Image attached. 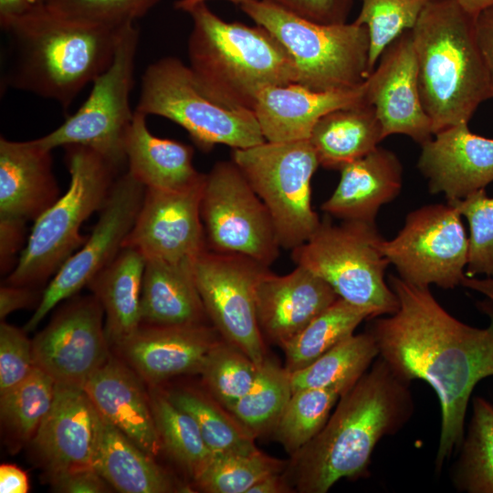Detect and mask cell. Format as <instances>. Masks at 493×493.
Wrapping results in <instances>:
<instances>
[{
	"instance_id": "cell-1",
	"label": "cell",
	"mask_w": 493,
	"mask_h": 493,
	"mask_svg": "<svg viewBox=\"0 0 493 493\" xmlns=\"http://www.w3.org/2000/svg\"><path fill=\"white\" fill-rule=\"evenodd\" d=\"M398 309L371 323L379 357L402 379L422 380L435 392L441 407V429L435 456L438 472L465 434L467 404L476 384L493 375V309L490 323L469 326L447 312L428 287L390 275Z\"/></svg>"
},
{
	"instance_id": "cell-2",
	"label": "cell",
	"mask_w": 493,
	"mask_h": 493,
	"mask_svg": "<svg viewBox=\"0 0 493 493\" xmlns=\"http://www.w3.org/2000/svg\"><path fill=\"white\" fill-rule=\"evenodd\" d=\"M410 383L378 356L340 397L317 435L290 456L283 475L294 491L326 493L341 478L368 475L376 445L414 413Z\"/></svg>"
},
{
	"instance_id": "cell-3",
	"label": "cell",
	"mask_w": 493,
	"mask_h": 493,
	"mask_svg": "<svg viewBox=\"0 0 493 493\" xmlns=\"http://www.w3.org/2000/svg\"><path fill=\"white\" fill-rule=\"evenodd\" d=\"M123 26L81 24L38 3L1 26L8 37L5 85L67 110L110 65Z\"/></svg>"
},
{
	"instance_id": "cell-4",
	"label": "cell",
	"mask_w": 493,
	"mask_h": 493,
	"mask_svg": "<svg viewBox=\"0 0 493 493\" xmlns=\"http://www.w3.org/2000/svg\"><path fill=\"white\" fill-rule=\"evenodd\" d=\"M475 20L458 0H433L411 29L421 100L434 134L468 123L479 104L491 99Z\"/></svg>"
},
{
	"instance_id": "cell-5",
	"label": "cell",
	"mask_w": 493,
	"mask_h": 493,
	"mask_svg": "<svg viewBox=\"0 0 493 493\" xmlns=\"http://www.w3.org/2000/svg\"><path fill=\"white\" fill-rule=\"evenodd\" d=\"M185 12L192 19L188 66L214 95L253 110L257 95L266 88L296 83L294 59L264 26L226 22L206 3Z\"/></svg>"
},
{
	"instance_id": "cell-6",
	"label": "cell",
	"mask_w": 493,
	"mask_h": 493,
	"mask_svg": "<svg viewBox=\"0 0 493 493\" xmlns=\"http://www.w3.org/2000/svg\"><path fill=\"white\" fill-rule=\"evenodd\" d=\"M63 148L68 187L34 221L5 284L36 288L54 276L84 244L82 224L100 211L119 176L121 168L97 151L77 144Z\"/></svg>"
},
{
	"instance_id": "cell-7",
	"label": "cell",
	"mask_w": 493,
	"mask_h": 493,
	"mask_svg": "<svg viewBox=\"0 0 493 493\" xmlns=\"http://www.w3.org/2000/svg\"><path fill=\"white\" fill-rule=\"evenodd\" d=\"M135 110L175 122L204 151L217 144L245 149L266 142L252 110L211 93L175 57H164L146 68Z\"/></svg>"
},
{
	"instance_id": "cell-8",
	"label": "cell",
	"mask_w": 493,
	"mask_h": 493,
	"mask_svg": "<svg viewBox=\"0 0 493 493\" xmlns=\"http://www.w3.org/2000/svg\"><path fill=\"white\" fill-rule=\"evenodd\" d=\"M240 8L287 48L296 65L297 84L329 91L358 87L369 77L370 40L364 26L319 24L266 0Z\"/></svg>"
},
{
	"instance_id": "cell-9",
	"label": "cell",
	"mask_w": 493,
	"mask_h": 493,
	"mask_svg": "<svg viewBox=\"0 0 493 493\" xmlns=\"http://www.w3.org/2000/svg\"><path fill=\"white\" fill-rule=\"evenodd\" d=\"M383 238L374 223L329 218L304 244L291 250L296 265L326 281L339 298L373 311L375 318L394 313L398 299L385 281L390 265L382 251Z\"/></svg>"
},
{
	"instance_id": "cell-10",
	"label": "cell",
	"mask_w": 493,
	"mask_h": 493,
	"mask_svg": "<svg viewBox=\"0 0 493 493\" xmlns=\"http://www.w3.org/2000/svg\"><path fill=\"white\" fill-rule=\"evenodd\" d=\"M241 170L272 218L279 245L293 250L308 241L321 220L311 205V180L320 166L309 140L232 149Z\"/></svg>"
},
{
	"instance_id": "cell-11",
	"label": "cell",
	"mask_w": 493,
	"mask_h": 493,
	"mask_svg": "<svg viewBox=\"0 0 493 493\" xmlns=\"http://www.w3.org/2000/svg\"><path fill=\"white\" fill-rule=\"evenodd\" d=\"M139 37L135 23L121 28L114 58L92 82L87 100L60 126L35 139L39 146L52 151L72 144L83 145L97 151L120 168L127 164L124 142L134 115L130 97Z\"/></svg>"
},
{
	"instance_id": "cell-12",
	"label": "cell",
	"mask_w": 493,
	"mask_h": 493,
	"mask_svg": "<svg viewBox=\"0 0 493 493\" xmlns=\"http://www.w3.org/2000/svg\"><path fill=\"white\" fill-rule=\"evenodd\" d=\"M200 211L208 249L266 267L277 260L281 246L269 212L232 160L205 173Z\"/></svg>"
},
{
	"instance_id": "cell-13",
	"label": "cell",
	"mask_w": 493,
	"mask_h": 493,
	"mask_svg": "<svg viewBox=\"0 0 493 493\" xmlns=\"http://www.w3.org/2000/svg\"><path fill=\"white\" fill-rule=\"evenodd\" d=\"M456 206L427 205L412 211L382 251L399 277L411 284L451 289L466 278L468 238Z\"/></svg>"
},
{
	"instance_id": "cell-14",
	"label": "cell",
	"mask_w": 493,
	"mask_h": 493,
	"mask_svg": "<svg viewBox=\"0 0 493 493\" xmlns=\"http://www.w3.org/2000/svg\"><path fill=\"white\" fill-rule=\"evenodd\" d=\"M193 267L211 324L260 366L267 355L257 320L256 287L268 267L244 255L208 248L194 258Z\"/></svg>"
},
{
	"instance_id": "cell-15",
	"label": "cell",
	"mask_w": 493,
	"mask_h": 493,
	"mask_svg": "<svg viewBox=\"0 0 493 493\" xmlns=\"http://www.w3.org/2000/svg\"><path fill=\"white\" fill-rule=\"evenodd\" d=\"M145 194V186L128 171L119 175L84 244L53 276L24 330H34L61 301L72 298L123 248Z\"/></svg>"
},
{
	"instance_id": "cell-16",
	"label": "cell",
	"mask_w": 493,
	"mask_h": 493,
	"mask_svg": "<svg viewBox=\"0 0 493 493\" xmlns=\"http://www.w3.org/2000/svg\"><path fill=\"white\" fill-rule=\"evenodd\" d=\"M103 317L93 294L70 300L32 340L36 367L58 384L84 387L110 356Z\"/></svg>"
},
{
	"instance_id": "cell-17",
	"label": "cell",
	"mask_w": 493,
	"mask_h": 493,
	"mask_svg": "<svg viewBox=\"0 0 493 493\" xmlns=\"http://www.w3.org/2000/svg\"><path fill=\"white\" fill-rule=\"evenodd\" d=\"M204 183L182 190L145 188L123 247L137 249L146 260H194L207 248L200 211Z\"/></svg>"
},
{
	"instance_id": "cell-18",
	"label": "cell",
	"mask_w": 493,
	"mask_h": 493,
	"mask_svg": "<svg viewBox=\"0 0 493 493\" xmlns=\"http://www.w3.org/2000/svg\"><path fill=\"white\" fill-rule=\"evenodd\" d=\"M103 425L83 387L56 383L52 406L28 445L48 481L95 468Z\"/></svg>"
},
{
	"instance_id": "cell-19",
	"label": "cell",
	"mask_w": 493,
	"mask_h": 493,
	"mask_svg": "<svg viewBox=\"0 0 493 493\" xmlns=\"http://www.w3.org/2000/svg\"><path fill=\"white\" fill-rule=\"evenodd\" d=\"M366 79V100L375 109L383 138L404 134L420 145L434 136L421 100L418 68L411 30L382 53Z\"/></svg>"
},
{
	"instance_id": "cell-20",
	"label": "cell",
	"mask_w": 493,
	"mask_h": 493,
	"mask_svg": "<svg viewBox=\"0 0 493 493\" xmlns=\"http://www.w3.org/2000/svg\"><path fill=\"white\" fill-rule=\"evenodd\" d=\"M222 340L212 324H141L113 348L148 386H159L173 377L200 373L207 354Z\"/></svg>"
},
{
	"instance_id": "cell-21",
	"label": "cell",
	"mask_w": 493,
	"mask_h": 493,
	"mask_svg": "<svg viewBox=\"0 0 493 493\" xmlns=\"http://www.w3.org/2000/svg\"><path fill=\"white\" fill-rule=\"evenodd\" d=\"M468 123L443 129L421 144L417 167L431 194L464 199L493 182V139L472 133Z\"/></svg>"
},
{
	"instance_id": "cell-22",
	"label": "cell",
	"mask_w": 493,
	"mask_h": 493,
	"mask_svg": "<svg viewBox=\"0 0 493 493\" xmlns=\"http://www.w3.org/2000/svg\"><path fill=\"white\" fill-rule=\"evenodd\" d=\"M338 298L326 281L302 266L286 275L267 268L256 287L263 337L283 347Z\"/></svg>"
},
{
	"instance_id": "cell-23",
	"label": "cell",
	"mask_w": 493,
	"mask_h": 493,
	"mask_svg": "<svg viewBox=\"0 0 493 493\" xmlns=\"http://www.w3.org/2000/svg\"><path fill=\"white\" fill-rule=\"evenodd\" d=\"M365 81L355 88L329 91L297 83L268 87L257 95L253 111L267 142L309 140L316 123L329 112L368 103Z\"/></svg>"
},
{
	"instance_id": "cell-24",
	"label": "cell",
	"mask_w": 493,
	"mask_h": 493,
	"mask_svg": "<svg viewBox=\"0 0 493 493\" xmlns=\"http://www.w3.org/2000/svg\"><path fill=\"white\" fill-rule=\"evenodd\" d=\"M144 383L121 359L110 354L83 388L104 420L156 458L163 446Z\"/></svg>"
},
{
	"instance_id": "cell-25",
	"label": "cell",
	"mask_w": 493,
	"mask_h": 493,
	"mask_svg": "<svg viewBox=\"0 0 493 493\" xmlns=\"http://www.w3.org/2000/svg\"><path fill=\"white\" fill-rule=\"evenodd\" d=\"M51 151L0 138V220H36L59 196Z\"/></svg>"
},
{
	"instance_id": "cell-26",
	"label": "cell",
	"mask_w": 493,
	"mask_h": 493,
	"mask_svg": "<svg viewBox=\"0 0 493 493\" xmlns=\"http://www.w3.org/2000/svg\"><path fill=\"white\" fill-rule=\"evenodd\" d=\"M331 195L321 205L341 221L374 223L380 208L401 192L403 166L394 152L378 146L344 165Z\"/></svg>"
},
{
	"instance_id": "cell-27",
	"label": "cell",
	"mask_w": 493,
	"mask_h": 493,
	"mask_svg": "<svg viewBox=\"0 0 493 493\" xmlns=\"http://www.w3.org/2000/svg\"><path fill=\"white\" fill-rule=\"evenodd\" d=\"M124 152L127 171L145 188L182 190L205 176L194 166L190 145L153 135L146 115L137 110L126 133Z\"/></svg>"
},
{
	"instance_id": "cell-28",
	"label": "cell",
	"mask_w": 493,
	"mask_h": 493,
	"mask_svg": "<svg viewBox=\"0 0 493 493\" xmlns=\"http://www.w3.org/2000/svg\"><path fill=\"white\" fill-rule=\"evenodd\" d=\"M194 260H146L141 294L142 324L205 323L208 318L195 283Z\"/></svg>"
},
{
	"instance_id": "cell-29",
	"label": "cell",
	"mask_w": 493,
	"mask_h": 493,
	"mask_svg": "<svg viewBox=\"0 0 493 493\" xmlns=\"http://www.w3.org/2000/svg\"><path fill=\"white\" fill-rule=\"evenodd\" d=\"M95 469L122 493L193 492L123 433L104 420Z\"/></svg>"
},
{
	"instance_id": "cell-30",
	"label": "cell",
	"mask_w": 493,
	"mask_h": 493,
	"mask_svg": "<svg viewBox=\"0 0 493 493\" xmlns=\"http://www.w3.org/2000/svg\"><path fill=\"white\" fill-rule=\"evenodd\" d=\"M146 259L135 248L124 246L88 287L101 304L110 347L130 337L141 326V294Z\"/></svg>"
},
{
	"instance_id": "cell-31",
	"label": "cell",
	"mask_w": 493,
	"mask_h": 493,
	"mask_svg": "<svg viewBox=\"0 0 493 493\" xmlns=\"http://www.w3.org/2000/svg\"><path fill=\"white\" fill-rule=\"evenodd\" d=\"M383 139L375 109L365 102L323 116L312 129L309 142L320 166L340 171L376 149Z\"/></svg>"
},
{
	"instance_id": "cell-32",
	"label": "cell",
	"mask_w": 493,
	"mask_h": 493,
	"mask_svg": "<svg viewBox=\"0 0 493 493\" xmlns=\"http://www.w3.org/2000/svg\"><path fill=\"white\" fill-rule=\"evenodd\" d=\"M378 356L371 333L352 334L309 366L290 373L292 393L307 388H336L343 394Z\"/></svg>"
},
{
	"instance_id": "cell-33",
	"label": "cell",
	"mask_w": 493,
	"mask_h": 493,
	"mask_svg": "<svg viewBox=\"0 0 493 493\" xmlns=\"http://www.w3.org/2000/svg\"><path fill=\"white\" fill-rule=\"evenodd\" d=\"M375 318L372 310L338 298L301 331L281 347L285 368L289 373L301 370L346 338L366 319Z\"/></svg>"
},
{
	"instance_id": "cell-34",
	"label": "cell",
	"mask_w": 493,
	"mask_h": 493,
	"mask_svg": "<svg viewBox=\"0 0 493 493\" xmlns=\"http://www.w3.org/2000/svg\"><path fill=\"white\" fill-rule=\"evenodd\" d=\"M163 391L173 404L194 420L213 455L257 448L256 437L206 390L185 386Z\"/></svg>"
},
{
	"instance_id": "cell-35",
	"label": "cell",
	"mask_w": 493,
	"mask_h": 493,
	"mask_svg": "<svg viewBox=\"0 0 493 493\" xmlns=\"http://www.w3.org/2000/svg\"><path fill=\"white\" fill-rule=\"evenodd\" d=\"M451 482L459 492L493 493V404L476 397L467 432L458 446Z\"/></svg>"
},
{
	"instance_id": "cell-36",
	"label": "cell",
	"mask_w": 493,
	"mask_h": 493,
	"mask_svg": "<svg viewBox=\"0 0 493 493\" xmlns=\"http://www.w3.org/2000/svg\"><path fill=\"white\" fill-rule=\"evenodd\" d=\"M148 387L151 409L163 450L193 481L213 454L194 420L173 404L159 386Z\"/></svg>"
},
{
	"instance_id": "cell-37",
	"label": "cell",
	"mask_w": 493,
	"mask_h": 493,
	"mask_svg": "<svg viewBox=\"0 0 493 493\" xmlns=\"http://www.w3.org/2000/svg\"><path fill=\"white\" fill-rule=\"evenodd\" d=\"M55 381L39 368L15 388L0 394L1 425L10 450L28 446L49 412Z\"/></svg>"
},
{
	"instance_id": "cell-38",
	"label": "cell",
	"mask_w": 493,
	"mask_h": 493,
	"mask_svg": "<svg viewBox=\"0 0 493 493\" xmlns=\"http://www.w3.org/2000/svg\"><path fill=\"white\" fill-rule=\"evenodd\" d=\"M291 394L290 373L267 357L249 391L227 410L257 438L273 432Z\"/></svg>"
},
{
	"instance_id": "cell-39",
	"label": "cell",
	"mask_w": 493,
	"mask_h": 493,
	"mask_svg": "<svg viewBox=\"0 0 493 493\" xmlns=\"http://www.w3.org/2000/svg\"><path fill=\"white\" fill-rule=\"evenodd\" d=\"M287 464L257 447L248 452L216 454L193 482L202 492L247 493L264 477L282 473Z\"/></svg>"
},
{
	"instance_id": "cell-40",
	"label": "cell",
	"mask_w": 493,
	"mask_h": 493,
	"mask_svg": "<svg viewBox=\"0 0 493 493\" xmlns=\"http://www.w3.org/2000/svg\"><path fill=\"white\" fill-rule=\"evenodd\" d=\"M341 392L336 388H307L292 393L272 434L294 455L323 428Z\"/></svg>"
},
{
	"instance_id": "cell-41",
	"label": "cell",
	"mask_w": 493,
	"mask_h": 493,
	"mask_svg": "<svg viewBox=\"0 0 493 493\" xmlns=\"http://www.w3.org/2000/svg\"><path fill=\"white\" fill-rule=\"evenodd\" d=\"M258 370L239 348L222 340L207 354L199 374L206 391L227 409L249 391Z\"/></svg>"
},
{
	"instance_id": "cell-42",
	"label": "cell",
	"mask_w": 493,
	"mask_h": 493,
	"mask_svg": "<svg viewBox=\"0 0 493 493\" xmlns=\"http://www.w3.org/2000/svg\"><path fill=\"white\" fill-rule=\"evenodd\" d=\"M361 9L353 21L369 34V68H375L383 50L404 31L411 30L433 0H360Z\"/></svg>"
},
{
	"instance_id": "cell-43",
	"label": "cell",
	"mask_w": 493,
	"mask_h": 493,
	"mask_svg": "<svg viewBox=\"0 0 493 493\" xmlns=\"http://www.w3.org/2000/svg\"><path fill=\"white\" fill-rule=\"evenodd\" d=\"M469 225L467 277H493V197L480 189L464 199L447 202Z\"/></svg>"
},
{
	"instance_id": "cell-44",
	"label": "cell",
	"mask_w": 493,
	"mask_h": 493,
	"mask_svg": "<svg viewBox=\"0 0 493 493\" xmlns=\"http://www.w3.org/2000/svg\"><path fill=\"white\" fill-rule=\"evenodd\" d=\"M160 0H45L51 11L76 22L110 28L135 23Z\"/></svg>"
},
{
	"instance_id": "cell-45",
	"label": "cell",
	"mask_w": 493,
	"mask_h": 493,
	"mask_svg": "<svg viewBox=\"0 0 493 493\" xmlns=\"http://www.w3.org/2000/svg\"><path fill=\"white\" fill-rule=\"evenodd\" d=\"M35 368L32 341L26 330L1 320L0 394L24 382Z\"/></svg>"
},
{
	"instance_id": "cell-46",
	"label": "cell",
	"mask_w": 493,
	"mask_h": 493,
	"mask_svg": "<svg viewBox=\"0 0 493 493\" xmlns=\"http://www.w3.org/2000/svg\"><path fill=\"white\" fill-rule=\"evenodd\" d=\"M304 19L323 25L347 23L353 0H266Z\"/></svg>"
},
{
	"instance_id": "cell-47",
	"label": "cell",
	"mask_w": 493,
	"mask_h": 493,
	"mask_svg": "<svg viewBox=\"0 0 493 493\" xmlns=\"http://www.w3.org/2000/svg\"><path fill=\"white\" fill-rule=\"evenodd\" d=\"M48 482L56 492L62 493H103L111 488L95 468L68 472Z\"/></svg>"
},
{
	"instance_id": "cell-48",
	"label": "cell",
	"mask_w": 493,
	"mask_h": 493,
	"mask_svg": "<svg viewBox=\"0 0 493 493\" xmlns=\"http://www.w3.org/2000/svg\"><path fill=\"white\" fill-rule=\"evenodd\" d=\"M25 225L19 222L0 220V261L1 272L5 273L13 267L15 257L22 246ZM14 268V267H13Z\"/></svg>"
},
{
	"instance_id": "cell-49",
	"label": "cell",
	"mask_w": 493,
	"mask_h": 493,
	"mask_svg": "<svg viewBox=\"0 0 493 493\" xmlns=\"http://www.w3.org/2000/svg\"><path fill=\"white\" fill-rule=\"evenodd\" d=\"M38 294L34 287L4 284L0 288V319L12 312L31 306Z\"/></svg>"
},
{
	"instance_id": "cell-50",
	"label": "cell",
	"mask_w": 493,
	"mask_h": 493,
	"mask_svg": "<svg viewBox=\"0 0 493 493\" xmlns=\"http://www.w3.org/2000/svg\"><path fill=\"white\" fill-rule=\"evenodd\" d=\"M475 26L479 47L488 68L493 99V5L476 16Z\"/></svg>"
},
{
	"instance_id": "cell-51",
	"label": "cell",
	"mask_w": 493,
	"mask_h": 493,
	"mask_svg": "<svg viewBox=\"0 0 493 493\" xmlns=\"http://www.w3.org/2000/svg\"><path fill=\"white\" fill-rule=\"evenodd\" d=\"M29 482L26 473L13 464L0 466V492L26 493Z\"/></svg>"
},
{
	"instance_id": "cell-52",
	"label": "cell",
	"mask_w": 493,
	"mask_h": 493,
	"mask_svg": "<svg viewBox=\"0 0 493 493\" xmlns=\"http://www.w3.org/2000/svg\"><path fill=\"white\" fill-rule=\"evenodd\" d=\"M38 0H0V26L29 12Z\"/></svg>"
},
{
	"instance_id": "cell-53",
	"label": "cell",
	"mask_w": 493,
	"mask_h": 493,
	"mask_svg": "<svg viewBox=\"0 0 493 493\" xmlns=\"http://www.w3.org/2000/svg\"><path fill=\"white\" fill-rule=\"evenodd\" d=\"M293 491L282 472L264 477L256 483L247 493H288Z\"/></svg>"
},
{
	"instance_id": "cell-54",
	"label": "cell",
	"mask_w": 493,
	"mask_h": 493,
	"mask_svg": "<svg viewBox=\"0 0 493 493\" xmlns=\"http://www.w3.org/2000/svg\"><path fill=\"white\" fill-rule=\"evenodd\" d=\"M458 2L468 14L475 17L484 9L493 5V0H458Z\"/></svg>"
},
{
	"instance_id": "cell-55",
	"label": "cell",
	"mask_w": 493,
	"mask_h": 493,
	"mask_svg": "<svg viewBox=\"0 0 493 493\" xmlns=\"http://www.w3.org/2000/svg\"><path fill=\"white\" fill-rule=\"evenodd\" d=\"M207 1H210V0H177L174 4V6L176 9L185 12L186 10H188L189 8L193 6L201 3H206ZM226 1L231 2L235 5L241 6L244 4L256 1V0H226Z\"/></svg>"
},
{
	"instance_id": "cell-56",
	"label": "cell",
	"mask_w": 493,
	"mask_h": 493,
	"mask_svg": "<svg viewBox=\"0 0 493 493\" xmlns=\"http://www.w3.org/2000/svg\"><path fill=\"white\" fill-rule=\"evenodd\" d=\"M40 3H43L45 0H38Z\"/></svg>"
}]
</instances>
